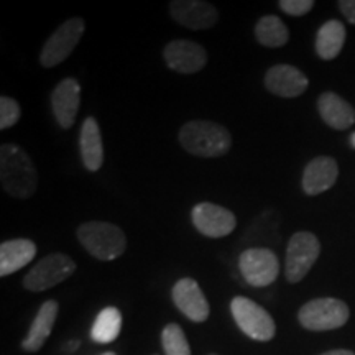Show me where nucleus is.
Segmentation results:
<instances>
[{
  "label": "nucleus",
  "instance_id": "a211bd4d",
  "mask_svg": "<svg viewBox=\"0 0 355 355\" xmlns=\"http://www.w3.org/2000/svg\"><path fill=\"white\" fill-rule=\"evenodd\" d=\"M58 311L60 306L55 300H48L38 309L37 316H35L32 326H30L28 334L21 340V349L25 352H38L43 347L46 339L50 337L53 327H55Z\"/></svg>",
  "mask_w": 355,
  "mask_h": 355
},
{
  "label": "nucleus",
  "instance_id": "f03ea898",
  "mask_svg": "<svg viewBox=\"0 0 355 355\" xmlns=\"http://www.w3.org/2000/svg\"><path fill=\"white\" fill-rule=\"evenodd\" d=\"M180 144L186 152L201 158H219L232 148V137L224 125L211 121H191L181 127Z\"/></svg>",
  "mask_w": 355,
  "mask_h": 355
},
{
  "label": "nucleus",
  "instance_id": "473e14b6",
  "mask_svg": "<svg viewBox=\"0 0 355 355\" xmlns=\"http://www.w3.org/2000/svg\"><path fill=\"white\" fill-rule=\"evenodd\" d=\"M153 355H158V354H153Z\"/></svg>",
  "mask_w": 355,
  "mask_h": 355
},
{
  "label": "nucleus",
  "instance_id": "1a4fd4ad",
  "mask_svg": "<svg viewBox=\"0 0 355 355\" xmlns=\"http://www.w3.org/2000/svg\"><path fill=\"white\" fill-rule=\"evenodd\" d=\"M239 268L248 285L263 288L272 285L278 278L279 260L277 254L270 248H247L239 257Z\"/></svg>",
  "mask_w": 355,
  "mask_h": 355
},
{
  "label": "nucleus",
  "instance_id": "c85d7f7f",
  "mask_svg": "<svg viewBox=\"0 0 355 355\" xmlns=\"http://www.w3.org/2000/svg\"><path fill=\"white\" fill-rule=\"evenodd\" d=\"M79 347V340H74V343H68L66 344V352H74Z\"/></svg>",
  "mask_w": 355,
  "mask_h": 355
},
{
  "label": "nucleus",
  "instance_id": "423d86ee",
  "mask_svg": "<svg viewBox=\"0 0 355 355\" xmlns=\"http://www.w3.org/2000/svg\"><path fill=\"white\" fill-rule=\"evenodd\" d=\"M84 32H86V21L79 17L68 19L63 25L58 26L46 40V43L43 44V50L40 53V63L43 68H55L68 60L76 50Z\"/></svg>",
  "mask_w": 355,
  "mask_h": 355
},
{
  "label": "nucleus",
  "instance_id": "2eb2a0df",
  "mask_svg": "<svg viewBox=\"0 0 355 355\" xmlns=\"http://www.w3.org/2000/svg\"><path fill=\"white\" fill-rule=\"evenodd\" d=\"M309 81L303 71L291 64H277L265 74V89L270 94L293 99L308 89Z\"/></svg>",
  "mask_w": 355,
  "mask_h": 355
},
{
  "label": "nucleus",
  "instance_id": "ddd939ff",
  "mask_svg": "<svg viewBox=\"0 0 355 355\" xmlns=\"http://www.w3.org/2000/svg\"><path fill=\"white\" fill-rule=\"evenodd\" d=\"M81 105V84L78 79L66 78L51 92V109L58 125L71 128L76 122Z\"/></svg>",
  "mask_w": 355,
  "mask_h": 355
},
{
  "label": "nucleus",
  "instance_id": "5701e85b",
  "mask_svg": "<svg viewBox=\"0 0 355 355\" xmlns=\"http://www.w3.org/2000/svg\"><path fill=\"white\" fill-rule=\"evenodd\" d=\"M122 329V314L114 306L104 308L92 324L91 337L99 344H110L117 339Z\"/></svg>",
  "mask_w": 355,
  "mask_h": 355
},
{
  "label": "nucleus",
  "instance_id": "bb28decb",
  "mask_svg": "<svg viewBox=\"0 0 355 355\" xmlns=\"http://www.w3.org/2000/svg\"><path fill=\"white\" fill-rule=\"evenodd\" d=\"M337 6H339L340 12H343L345 19H347L352 25H355V0H340Z\"/></svg>",
  "mask_w": 355,
  "mask_h": 355
},
{
  "label": "nucleus",
  "instance_id": "6ab92c4d",
  "mask_svg": "<svg viewBox=\"0 0 355 355\" xmlns=\"http://www.w3.org/2000/svg\"><path fill=\"white\" fill-rule=\"evenodd\" d=\"M37 245L28 239H13V241L2 242L0 245V277L6 278L8 275L19 272L35 259Z\"/></svg>",
  "mask_w": 355,
  "mask_h": 355
},
{
  "label": "nucleus",
  "instance_id": "9d476101",
  "mask_svg": "<svg viewBox=\"0 0 355 355\" xmlns=\"http://www.w3.org/2000/svg\"><path fill=\"white\" fill-rule=\"evenodd\" d=\"M191 220L199 234L211 239L227 237L237 227L234 212L214 202L196 204L191 211Z\"/></svg>",
  "mask_w": 355,
  "mask_h": 355
},
{
  "label": "nucleus",
  "instance_id": "39448f33",
  "mask_svg": "<svg viewBox=\"0 0 355 355\" xmlns=\"http://www.w3.org/2000/svg\"><path fill=\"white\" fill-rule=\"evenodd\" d=\"M230 313L239 329L250 339L268 343L277 334V326L268 311L245 296H235L230 301Z\"/></svg>",
  "mask_w": 355,
  "mask_h": 355
},
{
  "label": "nucleus",
  "instance_id": "0eeeda50",
  "mask_svg": "<svg viewBox=\"0 0 355 355\" xmlns=\"http://www.w3.org/2000/svg\"><path fill=\"white\" fill-rule=\"evenodd\" d=\"M76 272V261L66 254H50L43 257L24 277L25 290L40 293L55 288Z\"/></svg>",
  "mask_w": 355,
  "mask_h": 355
},
{
  "label": "nucleus",
  "instance_id": "c756f323",
  "mask_svg": "<svg viewBox=\"0 0 355 355\" xmlns=\"http://www.w3.org/2000/svg\"><path fill=\"white\" fill-rule=\"evenodd\" d=\"M350 145H352L355 148V132L352 133V135H350Z\"/></svg>",
  "mask_w": 355,
  "mask_h": 355
},
{
  "label": "nucleus",
  "instance_id": "9b49d317",
  "mask_svg": "<svg viewBox=\"0 0 355 355\" xmlns=\"http://www.w3.org/2000/svg\"><path fill=\"white\" fill-rule=\"evenodd\" d=\"M168 68L180 74H196L207 64V53L193 40H173L163 50Z\"/></svg>",
  "mask_w": 355,
  "mask_h": 355
},
{
  "label": "nucleus",
  "instance_id": "f3484780",
  "mask_svg": "<svg viewBox=\"0 0 355 355\" xmlns=\"http://www.w3.org/2000/svg\"><path fill=\"white\" fill-rule=\"evenodd\" d=\"M319 115L334 130H347L355 123V109L336 92H322L318 97Z\"/></svg>",
  "mask_w": 355,
  "mask_h": 355
},
{
  "label": "nucleus",
  "instance_id": "f8f14e48",
  "mask_svg": "<svg viewBox=\"0 0 355 355\" xmlns=\"http://www.w3.org/2000/svg\"><path fill=\"white\" fill-rule=\"evenodd\" d=\"M171 298L176 308L180 309L189 321L199 324L207 321V318H209V303H207L206 296H204L201 286L198 285L196 279H178L171 290Z\"/></svg>",
  "mask_w": 355,
  "mask_h": 355
},
{
  "label": "nucleus",
  "instance_id": "6e6552de",
  "mask_svg": "<svg viewBox=\"0 0 355 355\" xmlns=\"http://www.w3.org/2000/svg\"><path fill=\"white\" fill-rule=\"evenodd\" d=\"M321 254L319 239L311 232H296L291 235L286 247L285 277L288 283H300Z\"/></svg>",
  "mask_w": 355,
  "mask_h": 355
},
{
  "label": "nucleus",
  "instance_id": "b1692460",
  "mask_svg": "<svg viewBox=\"0 0 355 355\" xmlns=\"http://www.w3.org/2000/svg\"><path fill=\"white\" fill-rule=\"evenodd\" d=\"M162 345L165 355H191V347L183 327L171 322L162 332Z\"/></svg>",
  "mask_w": 355,
  "mask_h": 355
},
{
  "label": "nucleus",
  "instance_id": "f257e3e1",
  "mask_svg": "<svg viewBox=\"0 0 355 355\" xmlns=\"http://www.w3.org/2000/svg\"><path fill=\"white\" fill-rule=\"evenodd\" d=\"M0 181L8 196L32 198L38 186V173L32 158L15 144L0 146Z\"/></svg>",
  "mask_w": 355,
  "mask_h": 355
},
{
  "label": "nucleus",
  "instance_id": "cd10ccee",
  "mask_svg": "<svg viewBox=\"0 0 355 355\" xmlns=\"http://www.w3.org/2000/svg\"><path fill=\"white\" fill-rule=\"evenodd\" d=\"M321 355H355V352L347 349H334V350H329V352H324Z\"/></svg>",
  "mask_w": 355,
  "mask_h": 355
},
{
  "label": "nucleus",
  "instance_id": "20e7f679",
  "mask_svg": "<svg viewBox=\"0 0 355 355\" xmlns=\"http://www.w3.org/2000/svg\"><path fill=\"white\" fill-rule=\"evenodd\" d=\"M350 318V309L337 298H316L301 306L298 321L304 329L322 332L343 327Z\"/></svg>",
  "mask_w": 355,
  "mask_h": 355
},
{
  "label": "nucleus",
  "instance_id": "4be33fe9",
  "mask_svg": "<svg viewBox=\"0 0 355 355\" xmlns=\"http://www.w3.org/2000/svg\"><path fill=\"white\" fill-rule=\"evenodd\" d=\"M255 38L261 46L279 48L285 46L288 40H290V30L279 17L265 15L257 21Z\"/></svg>",
  "mask_w": 355,
  "mask_h": 355
},
{
  "label": "nucleus",
  "instance_id": "aec40b11",
  "mask_svg": "<svg viewBox=\"0 0 355 355\" xmlns=\"http://www.w3.org/2000/svg\"><path fill=\"white\" fill-rule=\"evenodd\" d=\"M79 146H81L83 163L89 171H99L104 163V146H102L101 127L94 117H86L81 135H79Z\"/></svg>",
  "mask_w": 355,
  "mask_h": 355
},
{
  "label": "nucleus",
  "instance_id": "2f4dec72",
  "mask_svg": "<svg viewBox=\"0 0 355 355\" xmlns=\"http://www.w3.org/2000/svg\"><path fill=\"white\" fill-rule=\"evenodd\" d=\"M209 355H216V354H209Z\"/></svg>",
  "mask_w": 355,
  "mask_h": 355
},
{
  "label": "nucleus",
  "instance_id": "7c9ffc66",
  "mask_svg": "<svg viewBox=\"0 0 355 355\" xmlns=\"http://www.w3.org/2000/svg\"><path fill=\"white\" fill-rule=\"evenodd\" d=\"M102 355H117V354H115V352H104Z\"/></svg>",
  "mask_w": 355,
  "mask_h": 355
},
{
  "label": "nucleus",
  "instance_id": "412c9836",
  "mask_svg": "<svg viewBox=\"0 0 355 355\" xmlns=\"http://www.w3.org/2000/svg\"><path fill=\"white\" fill-rule=\"evenodd\" d=\"M345 43V26L339 20L326 21L316 35V53L324 61L339 56Z\"/></svg>",
  "mask_w": 355,
  "mask_h": 355
},
{
  "label": "nucleus",
  "instance_id": "4468645a",
  "mask_svg": "<svg viewBox=\"0 0 355 355\" xmlns=\"http://www.w3.org/2000/svg\"><path fill=\"white\" fill-rule=\"evenodd\" d=\"M170 13L176 24L189 30L212 28L219 19L216 7L204 0H173Z\"/></svg>",
  "mask_w": 355,
  "mask_h": 355
},
{
  "label": "nucleus",
  "instance_id": "dca6fc26",
  "mask_svg": "<svg viewBox=\"0 0 355 355\" xmlns=\"http://www.w3.org/2000/svg\"><path fill=\"white\" fill-rule=\"evenodd\" d=\"M337 176H339V166L336 159L332 157H318L306 165L301 184L308 196H318L336 184Z\"/></svg>",
  "mask_w": 355,
  "mask_h": 355
},
{
  "label": "nucleus",
  "instance_id": "393cba45",
  "mask_svg": "<svg viewBox=\"0 0 355 355\" xmlns=\"http://www.w3.org/2000/svg\"><path fill=\"white\" fill-rule=\"evenodd\" d=\"M20 105L13 97L2 96L0 97V128L7 130L12 128L17 122L20 121Z\"/></svg>",
  "mask_w": 355,
  "mask_h": 355
},
{
  "label": "nucleus",
  "instance_id": "7ed1b4c3",
  "mask_svg": "<svg viewBox=\"0 0 355 355\" xmlns=\"http://www.w3.org/2000/svg\"><path fill=\"white\" fill-rule=\"evenodd\" d=\"M76 235L87 254L102 261L119 259L127 248V237L123 230L110 222H86L79 225Z\"/></svg>",
  "mask_w": 355,
  "mask_h": 355
},
{
  "label": "nucleus",
  "instance_id": "a878e982",
  "mask_svg": "<svg viewBox=\"0 0 355 355\" xmlns=\"http://www.w3.org/2000/svg\"><path fill=\"white\" fill-rule=\"evenodd\" d=\"M278 7L291 17H303L314 7L313 0H279Z\"/></svg>",
  "mask_w": 355,
  "mask_h": 355
}]
</instances>
